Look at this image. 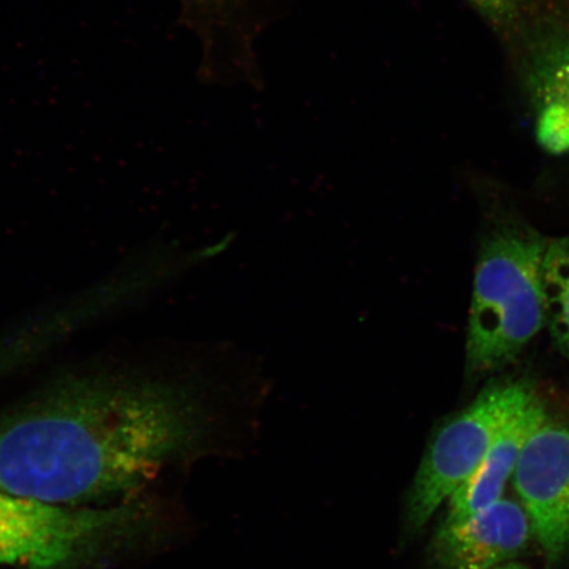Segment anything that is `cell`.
<instances>
[{
  "label": "cell",
  "mask_w": 569,
  "mask_h": 569,
  "mask_svg": "<svg viewBox=\"0 0 569 569\" xmlns=\"http://www.w3.org/2000/svg\"><path fill=\"white\" fill-rule=\"evenodd\" d=\"M209 380L117 366L54 377L0 411V492L70 508L141 500L210 436Z\"/></svg>",
  "instance_id": "cell-1"
},
{
  "label": "cell",
  "mask_w": 569,
  "mask_h": 569,
  "mask_svg": "<svg viewBox=\"0 0 569 569\" xmlns=\"http://www.w3.org/2000/svg\"><path fill=\"white\" fill-rule=\"evenodd\" d=\"M158 505L70 508L0 492V566L92 569L141 549L160 531Z\"/></svg>",
  "instance_id": "cell-2"
},
{
  "label": "cell",
  "mask_w": 569,
  "mask_h": 569,
  "mask_svg": "<svg viewBox=\"0 0 569 569\" xmlns=\"http://www.w3.org/2000/svg\"><path fill=\"white\" fill-rule=\"evenodd\" d=\"M547 240L528 224L507 223L482 241L468 318L469 377L501 371L543 329L540 270Z\"/></svg>",
  "instance_id": "cell-3"
},
{
  "label": "cell",
  "mask_w": 569,
  "mask_h": 569,
  "mask_svg": "<svg viewBox=\"0 0 569 569\" xmlns=\"http://www.w3.org/2000/svg\"><path fill=\"white\" fill-rule=\"evenodd\" d=\"M536 396L525 380L490 382L466 409L439 427L427 446L405 503L403 528L409 536L425 528Z\"/></svg>",
  "instance_id": "cell-4"
},
{
  "label": "cell",
  "mask_w": 569,
  "mask_h": 569,
  "mask_svg": "<svg viewBox=\"0 0 569 569\" xmlns=\"http://www.w3.org/2000/svg\"><path fill=\"white\" fill-rule=\"evenodd\" d=\"M519 502L546 557L569 551V417L547 412L526 443L513 475Z\"/></svg>",
  "instance_id": "cell-5"
},
{
  "label": "cell",
  "mask_w": 569,
  "mask_h": 569,
  "mask_svg": "<svg viewBox=\"0 0 569 569\" xmlns=\"http://www.w3.org/2000/svg\"><path fill=\"white\" fill-rule=\"evenodd\" d=\"M533 537L521 502L501 498L461 522L439 526L429 547L436 569H492L521 555Z\"/></svg>",
  "instance_id": "cell-6"
},
{
  "label": "cell",
  "mask_w": 569,
  "mask_h": 569,
  "mask_svg": "<svg viewBox=\"0 0 569 569\" xmlns=\"http://www.w3.org/2000/svg\"><path fill=\"white\" fill-rule=\"evenodd\" d=\"M547 412L538 396L519 412L489 448L475 472L448 498L443 522L465 521L501 500L505 487L513 479L526 443L545 421Z\"/></svg>",
  "instance_id": "cell-7"
},
{
  "label": "cell",
  "mask_w": 569,
  "mask_h": 569,
  "mask_svg": "<svg viewBox=\"0 0 569 569\" xmlns=\"http://www.w3.org/2000/svg\"><path fill=\"white\" fill-rule=\"evenodd\" d=\"M528 83L538 117L569 123V33L538 47L528 66Z\"/></svg>",
  "instance_id": "cell-8"
},
{
  "label": "cell",
  "mask_w": 569,
  "mask_h": 569,
  "mask_svg": "<svg viewBox=\"0 0 569 569\" xmlns=\"http://www.w3.org/2000/svg\"><path fill=\"white\" fill-rule=\"evenodd\" d=\"M545 327L569 361V234L547 240L542 270Z\"/></svg>",
  "instance_id": "cell-9"
},
{
  "label": "cell",
  "mask_w": 569,
  "mask_h": 569,
  "mask_svg": "<svg viewBox=\"0 0 569 569\" xmlns=\"http://www.w3.org/2000/svg\"><path fill=\"white\" fill-rule=\"evenodd\" d=\"M468 2L497 26L513 21L522 4V0H468Z\"/></svg>",
  "instance_id": "cell-10"
},
{
  "label": "cell",
  "mask_w": 569,
  "mask_h": 569,
  "mask_svg": "<svg viewBox=\"0 0 569 569\" xmlns=\"http://www.w3.org/2000/svg\"><path fill=\"white\" fill-rule=\"evenodd\" d=\"M492 569H530L523 565L516 563V561H509V563H505Z\"/></svg>",
  "instance_id": "cell-11"
}]
</instances>
